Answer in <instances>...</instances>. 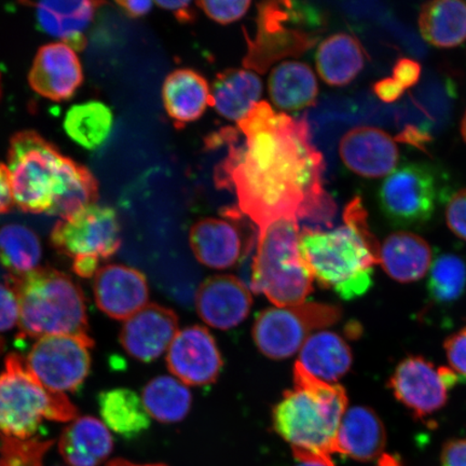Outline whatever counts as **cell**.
I'll return each mask as SVG.
<instances>
[{
  "mask_svg": "<svg viewBox=\"0 0 466 466\" xmlns=\"http://www.w3.org/2000/svg\"><path fill=\"white\" fill-rule=\"evenodd\" d=\"M208 144L228 147L215 168V184L235 191L238 209L258 231L281 218L305 221L313 229L331 228L337 204L324 188L325 162L306 118L258 102L238 129L213 133Z\"/></svg>",
  "mask_w": 466,
  "mask_h": 466,
  "instance_id": "obj_1",
  "label": "cell"
},
{
  "mask_svg": "<svg viewBox=\"0 0 466 466\" xmlns=\"http://www.w3.org/2000/svg\"><path fill=\"white\" fill-rule=\"evenodd\" d=\"M294 384L273 410V427L300 462L335 466L338 430L348 410L346 390L319 380L299 363Z\"/></svg>",
  "mask_w": 466,
  "mask_h": 466,
  "instance_id": "obj_2",
  "label": "cell"
},
{
  "mask_svg": "<svg viewBox=\"0 0 466 466\" xmlns=\"http://www.w3.org/2000/svg\"><path fill=\"white\" fill-rule=\"evenodd\" d=\"M5 282L19 300L20 337L89 336L84 291L66 273L38 267Z\"/></svg>",
  "mask_w": 466,
  "mask_h": 466,
  "instance_id": "obj_3",
  "label": "cell"
},
{
  "mask_svg": "<svg viewBox=\"0 0 466 466\" xmlns=\"http://www.w3.org/2000/svg\"><path fill=\"white\" fill-rule=\"evenodd\" d=\"M299 248L313 279L334 289L342 299H358L370 289L378 260L351 227L345 224L329 230L304 227Z\"/></svg>",
  "mask_w": 466,
  "mask_h": 466,
  "instance_id": "obj_4",
  "label": "cell"
},
{
  "mask_svg": "<svg viewBox=\"0 0 466 466\" xmlns=\"http://www.w3.org/2000/svg\"><path fill=\"white\" fill-rule=\"evenodd\" d=\"M299 221L281 218L258 231L250 288L278 308L305 302L313 277L301 258Z\"/></svg>",
  "mask_w": 466,
  "mask_h": 466,
  "instance_id": "obj_5",
  "label": "cell"
},
{
  "mask_svg": "<svg viewBox=\"0 0 466 466\" xmlns=\"http://www.w3.org/2000/svg\"><path fill=\"white\" fill-rule=\"evenodd\" d=\"M258 7V31L253 38L246 32L243 66L260 74L284 58L306 54L319 43L326 27V17L311 4L268 2Z\"/></svg>",
  "mask_w": 466,
  "mask_h": 466,
  "instance_id": "obj_6",
  "label": "cell"
},
{
  "mask_svg": "<svg viewBox=\"0 0 466 466\" xmlns=\"http://www.w3.org/2000/svg\"><path fill=\"white\" fill-rule=\"evenodd\" d=\"M77 416V407L66 394L46 389L20 354L7 355L0 374V435L33 439L43 419L69 422Z\"/></svg>",
  "mask_w": 466,
  "mask_h": 466,
  "instance_id": "obj_7",
  "label": "cell"
},
{
  "mask_svg": "<svg viewBox=\"0 0 466 466\" xmlns=\"http://www.w3.org/2000/svg\"><path fill=\"white\" fill-rule=\"evenodd\" d=\"M66 157L35 131L10 139L8 171L15 206L33 214H49L61 186Z\"/></svg>",
  "mask_w": 466,
  "mask_h": 466,
  "instance_id": "obj_8",
  "label": "cell"
},
{
  "mask_svg": "<svg viewBox=\"0 0 466 466\" xmlns=\"http://www.w3.org/2000/svg\"><path fill=\"white\" fill-rule=\"evenodd\" d=\"M340 317L339 308L318 302L266 309L255 320L254 341L266 357L288 359L300 351L314 330L335 324Z\"/></svg>",
  "mask_w": 466,
  "mask_h": 466,
  "instance_id": "obj_9",
  "label": "cell"
},
{
  "mask_svg": "<svg viewBox=\"0 0 466 466\" xmlns=\"http://www.w3.org/2000/svg\"><path fill=\"white\" fill-rule=\"evenodd\" d=\"M441 198L439 179L425 163H405L384 179L379 191L381 211L393 226L419 228L432 218Z\"/></svg>",
  "mask_w": 466,
  "mask_h": 466,
  "instance_id": "obj_10",
  "label": "cell"
},
{
  "mask_svg": "<svg viewBox=\"0 0 466 466\" xmlns=\"http://www.w3.org/2000/svg\"><path fill=\"white\" fill-rule=\"evenodd\" d=\"M89 336H49L40 338L25 359L28 370L52 392H76L91 370Z\"/></svg>",
  "mask_w": 466,
  "mask_h": 466,
  "instance_id": "obj_11",
  "label": "cell"
},
{
  "mask_svg": "<svg viewBox=\"0 0 466 466\" xmlns=\"http://www.w3.org/2000/svg\"><path fill=\"white\" fill-rule=\"evenodd\" d=\"M52 246L58 253L76 258L95 256L108 259L121 247V227L114 208L91 204L58 220L51 231Z\"/></svg>",
  "mask_w": 466,
  "mask_h": 466,
  "instance_id": "obj_12",
  "label": "cell"
},
{
  "mask_svg": "<svg viewBox=\"0 0 466 466\" xmlns=\"http://www.w3.org/2000/svg\"><path fill=\"white\" fill-rule=\"evenodd\" d=\"M459 376L446 367H436L421 357L401 360L389 386L395 398L418 419H427L445 407L448 392Z\"/></svg>",
  "mask_w": 466,
  "mask_h": 466,
  "instance_id": "obj_13",
  "label": "cell"
},
{
  "mask_svg": "<svg viewBox=\"0 0 466 466\" xmlns=\"http://www.w3.org/2000/svg\"><path fill=\"white\" fill-rule=\"evenodd\" d=\"M244 218L238 208H227L220 218H203L192 225L189 241L196 258L212 269L235 266L254 244V233L248 232Z\"/></svg>",
  "mask_w": 466,
  "mask_h": 466,
  "instance_id": "obj_14",
  "label": "cell"
},
{
  "mask_svg": "<svg viewBox=\"0 0 466 466\" xmlns=\"http://www.w3.org/2000/svg\"><path fill=\"white\" fill-rule=\"evenodd\" d=\"M167 369L185 386H207L218 378L223 359L217 341L202 326L178 330L167 355Z\"/></svg>",
  "mask_w": 466,
  "mask_h": 466,
  "instance_id": "obj_15",
  "label": "cell"
},
{
  "mask_svg": "<svg viewBox=\"0 0 466 466\" xmlns=\"http://www.w3.org/2000/svg\"><path fill=\"white\" fill-rule=\"evenodd\" d=\"M83 81V66L77 54L72 46L61 42L43 46L28 74L32 89L55 102L72 98Z\"/></svg>",
  "mask_w": 466,
  "mask_h": 466,
  "instance_id": "obj_16",
  "label": "cell"
},
{
  "mask_svg": "<svg viewBox=\"0 0 466 466\" xmlns=\"http://www.w3.org/2000/svg\"><path fill=\"white\" fill-rule=\"evenodd\" d=\"M96 306L109 318L124 320L148 305L149 288L143 273L112 264L100 268L93 279Z\"/></svg>",
  "mask_w": 466,
  "mask_h": 466,
  "instance_id": "obj_17",
  "label": "cell"
},
{
  "mask_svg": "<svg viewBox=\"0 0 466 466\" xmlns=\"http://www.w3.org/2000/svg\"><path fill=\"white\" fill-rule=\"evenodd\" d=\"M177 333V313L167 307L148 304L126 319L120 342L132 358L150 363L167 351Z\"/></svg>",
  "mask_w": 466,
  "mask_h": 466,
  "instance_id": "obj_18",
  "label": "cell"
},
{
  "mask_svg": "<svg viewBox=\"0 0 466 466\" xmlns=\"http://www.w3.org/2000/svg\"><path fill=\"white\" fill-rule=\"evenodd\" d=\"M339 155L350 171L379 178L395 170L399 148L387 132L374 127H357L342 137Z\"/></svg>",
  "mask_w": 466,
  "mask_h": 466,
  "instance_id": "obj_19",
  "label": "cell"
},
{
  "mask_svg": "<svg viewBox=\"0 0 466 466\" xmlns=\"http://www.w3.org/2000/svg\"><path fill=\"white\" fill-rule=\"evenodd\" d=\"M253 305L252 294L240 279L214 276L198 289L196 306L204 323L218 329H231L246 319Z\"/></svg>",
  "mask_w": 466,
  "mask_h": 466,
  "instance_id": "obj_20",
  "label": "cell"
},
{
  "mask_svg": "<svg viewBox=\"0 0 466 466\" xmlns=\"http://www.w3.org/2000/svg\"><path fill=\"white\" fill-rule=\"evenodd\" d=\"M163 104L177 129L200 119L213 106L211 86L200 73L179 68L167 76L162 87Z\"/></svg>",
  "mask_w": 466,
  "mask_h": 466,
  "instance_id": "obj_21",
  "label": "cell"
},
{
  "mask_svg": "<svg viewBox=\"0 0 466 466\" xmlns=\"http://www.w3.org/2000/svg\"><path fill=\"white\" fill-rule=\"evenodd\" d=\"M386 444V429L371 408H348L338 430L337 453L358 461H375L383 456Z\"/></svg>",
  "mask_w": 466,
  "mask_h": 466,
  "instance_id": "obj_22",
  "label": "cell"
},
{
  "mask_svg": "<svg viewBox=\"0 0 466 466\" xmlns=\"http://www.w3.org/2000/svg\"><path fill=\"white\" fill-rule=\"evenodd\" d=\"M96 2H40L34 4L38 27L77 52L86 45V31L95 19Z\"/></svg>",
  "mask_w": 466,
  "mask_h": 466,
  "instance_id": "obj_23",
  "label": "cell"
},
{
  "mask_svg": "<svg viewBox=\"0 0 466 466\" xmlns=\"http://www.w3.org/2000/svg\"><path fill=\"white\" fill-rule=\"evenodd\" d=\"M114 441L106 425L91 416L79 417L63 430L58 451L69 466H98L109 457Z\"/></svg>",
  "mask_w": 466,
  "mask_h": 466,
  "instance_id": "obj_24",
  "label": "cell"
},
{
  "mask_svg": "<svg viewBox=\"0 0 466 466\" xmlns=\"http://www.w3.org/2000/svg\"><path fill=\"white\" fill-rule=\"evenodd\" d=\"M432 264V248L415 233L394 232L380 247L379 265L400 283L418 281L427 275Z\"/></svg>",
  "mask_w": 466,
  "mask_h": 466,
  "instance_id": "obj_25",
  "label": "cell"
},
{
  "mask_svg": "<svg viewBox=\"0 0 466 466\" xmlns=\"http://www.w3.org/2000/svg\"><path fill=\"white\" fill-rule=\"evenodd\" d=\"M352 362V351L346 340L329 330L309 337L297 360L309 374L328 383H337L351 369Z\"/></svg>",
  "mask_w": 466,
  "mask_h": 466,
  "instance_id": "obj_26",
  "label": "cell"
},
{
  "mask_svg": "<svg viewBox=\"0 0 466 466\" xmlns=\"http://www.w3.org/2000/svg\"><path fill=\"white\" fill-rule=\"evenodd\" d=\"M316 60L318 73L326 84L343 86L351 84L363 71L367 54L357 37L339 33L319 45Z\"/></svg>",
  "mask_w": 466,
  "mask_h": 466,
  "instance_id": "obj_27",
  "label": "cell"
},
{
  "mask_svg": "<svg viewBox=\"0 0 466 466\" xmlns=\"http://www.w3.org/2000/svg\"><path fill=\"white\" fill-rule=\"evenodd\" d=\"M211 91L217 112L238 124L258 103L262 84L258 75L247 69H226L217 76Z\"/></svg>",
  "mask_w": 466,
  "mask_h": 466,
  "instance_id": "obj_28",
  "label": "cell"
},
{
  "mask_svg": "<svg viewBox=\"0 0 466 466\" xmlns=\"http://www.w3.org/2000/svg\"><path fill=\"white\" fill-rule=\"evenodd\" d=\"M269 95L273 104L287 112L311 106L319 96L316 75L305 63L283 62L270 74Z\"/></svg>",
  "mask_w": 466,
  "mask_h": 466,
  "instance_id": "obj_29",
  "label": "cell"
},
{
  "mask_svg": "<svg viewBox=\"0 0 466 466\" xmlns=\"http://www.w3.org/2000/svg\"><path fill=\"white\" fill-rule=\"evenodd\" d=\"M97 404L107 429L127 440L136 439L150 427V416L142 398L130 389L103 391L97 396Z\"/></svg>",
  "mask_w": 466,
  "mask_h": 466,
  "instance_id": "obj_30",
  "label": "cell"
},
{
  "mask_svg": "<svg viewBox=\"0 0 466 466\" xmlns=\"http://www.w3.org/2000/svg\"><path fill=\"white\" fill-rule=\"evenodd\" d=\"M419 28L425 42L439 48H453L466 40V3L441 0L422 5Z\"/></svg>",
  "mask_w": 466,
  "mask_h": 466,
  "instance_id": "obj_31",
  "label": "cell"
},
{
  "mask_svg": "<svg viewBox=\"0 0 466 466\" xmlns=\"http://www.w3.org/2000/svg\"><path fill=\"white\" fill-rule=\"evenodd\" d=\"M113 127L112 109L97 101L74 105L64 119V129L69 138L87 150L100 148L107 141Z\"/></svg>",
  "mask_w": 466,
  "mask_h": 466,
  "instance_id": "obj_32",
  "label": "cell"
},
{
  "mask_svg": "<svg viewBox=\"0 0 466 466\" xmlns=\"http://www.w3.org/2000/svg\"><path fill=\"white\" fill-rule=\"evenodd\" d=\"M142 400L150 418L161 423H177L188 415L192 396L178 379L160 376L146 384Z\"/></svg>",
  "mask_w": 466,
  "mask_h": 466,
  "instance_id": "obj_33",
  "label": "cell"
},
{
  "mask_svg": "<svg viewBox=\"0 0 466 466\" xmlns=\"http://www.w3.org/2000/svg\"><path fill=\"white\" fill-rule=\"evenodd\" d=\"M98 198V183L89 168L71 158L64 162L60 188L49 215L66 218L91 204Z\"/></svg>",
  "mask_w": 466,
  "mask_h": 466,
  "instance_id": "obj_34",
  "label": "cell"
},
{
  "mask_svg": "<svg viewBox=\"0 0 466 466\" xmlns=\"http://www.w3.org/2000/svg\"><path fill=\"white\" fill-rule=\"evenodd\" d=\"M43 247L37 233L21 224L0 228V265L8 276H22L37 269Z\"/></svg>",
  "mask_w": 466,
  "mask_h": 466,
  "instance_id": "obj_35",
  "label": "cell"
},
{
  "mask_svg": "<svg viewBox=\"0 0 466 466\" xmlns=\"http://www.w3.org/2000/svg\"><path fill=\"white\" fill-rule=\"evenodd\" d=\"M466 288V265L459 256L445 254L430 268L428 289L431 300L437 305L457 301Z\"/></svg>",
  "mask_w": 466,
  "mask_h": 466,
  "instance_id": "obj_36",
  "label": "cell"
},
{
  "mask_svg": "<svg viewBox=\"0 0 466 466\" xmlns=\"http://www.w3.org/2000/svg\"><path fill=\"white\" fill-rule=\"evenodd\" d=\"M55 441L20 440L0 435V466H44Z\"/></svg>",
  "mask_w": 466,
  "mask_h": 466,
  "instance_id": "obj_37",
  "label": "cell"
},
{
  "mask_svg": "<svg viewBox=\"0 0 466 466\" xmlns=\"http://www.w3.org/2000/svg\"><path fill=\"white\" fill-rule=\"evenodd\" d=\"M343 221L362 237L372 254H374L379 265V254H380L381 246L370 229L369 221H367L366 208L363 200L360 199V197H354L353 199L347 204L345 213H343Z\"/></svg>",
  "mask_w": 466,
  "mask_h": 466,
  "instance_id": "obj_38",
  "label": "cell"
},
{
  "mask_svg": "<svg viewBox=\"0 0 466 466\" xmlns=\"http://www.w3.org/2000/svg\"><path fill=\"white\" fill-rule=\"evenodd\" d=\"M197 5L209 19L227 25L246 15L250 2H198Z\"/></svg>",
  "mask_w": 466,
  "mask_h": 466,
  "instance_id": "obj_39",
  "label": "cell"
},
{
  "mask_svg": "<svg viewBox=\"0 0 466 466\" xmlns=\"http://www.w3.org/2000/svg\"><path fill=\"white\" fill-rule=\"evenodd\" d=\"M19 319L20 305L15 291L7 282L0 284V333L13 329Z\"/></svg>",
  "mask_w": 466,
  "mask_h": 466,
  "instance_id": "obj_40",
  "label": "cell"
},
{
  "mask_svg": "<svg viewBox=\"0 0 466 466\" xmlns=\"http://www.w3.org/2000/svg\"><path fill=\"white\" fill-rule=\"evenodd\" d=\"M445 350L451 370L459 377L466 378V326L448 338Z\"/></svg>",
  "mask_w": 466,
  "mask_h": 466,
  "instance_id": "obj_41",
  "label": "cell"
},
{
  "mask_svg": "<svg viewBox=\"0 0 466 466\" xmlns=\"http://www.w3.org/2000/svg\"><path fill=\"white\" fill-rule=\"evenodd\" d=\"M446 219L454 235L466 241V189L452 196L446 208Z\"/></svg>",
  "mask_w": 466,
  "mask_h": 466,
  "instance_id": "obj_42",
  "label": "cell"
},
{
  "mask_svg": "<svg viewBox=\"0 0 466 466\" xmlns=\"http://www.w3.org/2000/svg\"><path fill=\"white\" fill-rule=\"evenodd\" d=\"M421 76V66L411 58H400L393 68V78L407 89L415 86Z\"/></svg>",
  "mask_w": 466,
  "mask_h": 466,
  "instance_id": "obj_43",
  "label": "cell"
},
{
  "mask_svg": "<svg viewBox=\"0 0 466 466\" xmlns=\"http://www.w3.org/2000/svg\"><path fill=\"white\" fill-rule=\"evenodd\" d=\"M441 466H466V439L447 441L441 454Z\"/></svg>",
  "mask_w": 466,
  "mask_h": 466,
  "instance_id": "obj_44",
  "label": "cell"
},
{
  "mask_svg": "<svg viewBox=\"0 0 466 466\" xmlns=\"http://www.w3.org/2000/svg\"><path fill=\"white\" fill-rule=\"evenodd\" d=\"M375 95L384 103H394L404 95V87L394 78H384L377 81L372 86Z\"/></svg>",
  "mask_w": 466,
  "mask_h": 466,
  "instance_id": "obj_45",
  "label": "cell"
},
{
  "mask_svg": "<svg viewBox=\"0 0 466 466\" xmlns=\"http://www.w3.org/2000/svg\"><path fill=\"white\" fill-rule=\"evenodd\" d=\"M431 139H432V137H431L427 132L418 129V127L413 126H407L405 130L401 131L399 136L396 137L395 141L412 146V147L422 151H427L425 147H427Z\"/></svg>",
  "mask_w": 466,
  "mask_h": 466,
  "instance_id": "obj_46",
  "label": "cell"
},
{
  "mask_svg": "<svg viewBox=\"0 0 466 466\" xmlns=\"http://www.w3.org/2000/svg\"><path fill=\"white\" fill-rule=\"evenodd\" d=\"M14 206L15 201L8 167L0 162V215L8 213Z\"/></svg>",
  "mask_w": 466,
  "mask_h": 466,
  "instance_id": "obj_47",
  "label": "cell"
},
{
  "mask_svg": "<svg viewBox=\"0 0 466 466\" xmlns=\"http://www.w3.org/2000/svg\"><path fill=\"white\" fill-rule=\"evenodd\" d=\"M156 5L170 11L180 23H191L196 19L195 9L189 2H157Z\"/></svg>",
  "mask_w": 466,
  "mask_h": 466,
  "instance_id": "obj_48",
  "label": "cell"
},
{
  "mask_svg": "<svg viewBox=\"0 0 466 466\" xmlns=\"http://www.w3.org/2000/svg\"><path fill=\"white\" fill-rule=\"evenodd\" d=\"M98 264L100 259L95 256H78L74 258L73 271L80 278L89 279L96 275Z\"/></svg>",
  "mask_w": 466,
  "mask_h": 466,
  "instance_id": "obj_49",
  "label": "cell"
},
{
  "mask_svg": "<svg viewBox=\"0 0 466 466\" xmlns=\"http://www.w3.org/2000/svg\"><path fill=\"white\" fill-rule=\"evenodd\" d=\"M121 9L131 17H142L150 13L154 3L151 2H118Z\"/></svg>",
  "mask_w": 466,
  "mask_h": 466,
  "instance_id": "obj_50",
  "label": "cell"
},
{
  "mask_svg": "<svg viewBox=\"0 0 466 466\" xmlns=\"http://www.w3.org/2000/svg\"><path fill=\"white\" fill-rule=\"evenodd\" d=\"M377 466H401V464L398 457L384 453L383 456L378 460Z\"/></svg>",
  "mask_w": 466,
  "mask_h": 466,
  "instance_id": "obj_51",
  "label": "cell"
},
{
  "mask_svg": "<svg viewBox=\"0 0 466 466\" xmlns=\"http://www.w3.org/2000/svg\"><path fill=\"white\" fill-rule=\"evenodd\" d=\"M107 466H167V465H163V464L139 465V464H134L132 462L127 461V460L116 459V460H114V461L110 462Z\"/></svg>",
  "mask_w": 466,
  "mask_h": 466,
  "instance_id": "obj_52",
  "label": "cell"
},
{
  "mask_svg": "<svg viewBox=\"0 0 466 466\" xmlns=\"http://www.w3.org/2000/svg\"><path fill=\"white\" fill-rule=\"evenodd\" d=\"M461 134L464 141L466 142V112L461 122Z\"/></svg>",
  "mask_w": 466,
  "mask_h": 466,
  "instance_id": "obj_53",
  "label": "cell"
},
{
  "mask_svg": "<svg viewBox=\"0 0 466 466\" xmlns=\"http://www.w3.org/2000/svg\"><path fill=\"white\" fill-rule=\"evenodd\" d=\"M297 466H326V465L319 464V463H307V462H301V464L297 465Z\"/></svg>",
  "mask_w": 466,
  "mask_h": 466,
  "instance_id": "obj_54",
  "label": "cell"
},
{
  "mask_svg": "<svg viewBox=\"0 0 466 466\" xmlns=\"http://www.w3.org/2000/svg\"><path fill=\"white\" fill-rule=\"evenodd\" d=\"M5 346V340L3 339L2 337H0V354L4 352Z\"/></svg>",
  "mask_w": 466,
  "mask_h": 466,
  "instance_id": "obj_55",
  "label": "cell"
},
{
  "mask_svg": "<svg viewBox=\"0 0 466 466\" xmlns=\"http://www.w3.org/2000/svg\"><path fill=\"white\" fill-rule=\"evenodd\" d=\"M0 96H2V75H0Z\"/></svg>",
  "mask_w": 466,
  "mask_h": 466,
  "instance_id": "obj_56",
  "label": "cell"
}]
</instances>
